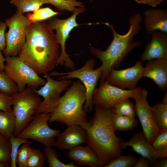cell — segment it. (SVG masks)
I'll use <instances>...</instances> for the list:
<instances>
[{
  "instance_id": "6da1fadb",
  "label": "cell",
  "mask_w": 167,
  "mask_h": 167,
  "mask_svg": "<svg viewBox=\"0 0 167 167\" xmlns=\"http://www.w3.org/2000/svg\"><path fill=\"white\" fill-rule=\"evenodd\" d=\"M55 34L45 21L30 23L25 42L18 54L39 75L56 66L60 51Z\"/></svg>"
},
{
  "instance_id": "7a4b0ae2",
  "label": "cell",
  "mask_w": 167,
  "mask_h": 167,
  "mask_svg": "<svg viewBox=\"0 0 167 167\" xmlns=\"http://www.w3.org/2000/svg\"><path fill=\"white\" fill-rule=\"evenodd\" d=\"M95 113L90 121L91 125L84 128L87 131V144L96 153L99 167H104L122 155L120 143L121 138L115 133L112 124L113 108H107L95 105Z\"/></svg>"
},
{
  "instance_id": "3957f363",
  "label": "cell",
  "mask_w": 167,
  "mask_h": 167,
  "mask_svg": "<svg viewBox=\"0 0 167 167\" xmlns=\"http://www.w3.org/2000/svg\"><path fill=\"white\" fill-rule=\"evenodd\" d=\"M143 17L139 13L130 16L128 19L130 28L124 35L118 33L113 24L104 23L112 31L113 39L106 49L102 50L91 45L89 47L90 52L94 56L102 62V73L100 77V84L105 81L113 68H118L124 58L135 48L143 43L141 41H135L134 38L140 32Z\"/></svg>"
},
{
  "instance_id": "277c9868",
  "label": "cell",
  "mask_w": 167,
  "mask_h": 167,
  "mask_svg": "<svg viewBox=\"0 0 167 167\" xmlns=\"http://www.w3.org/2000/svg\"><path fill=\"white\" fill-rule=\"evenodd\" d=\"M86 90L79 80L73 82L65 94L60 97L58 105L51 113L49 121H56L67 126L77 125L83 128L91 125L83 109Z\"/></svg>"
},
{
  "instance_id": "5b68a950",
  "label": "cell",
  "mask_w": 167,
  "mask_h": 167,
  "mask_svg": "<svg viewBox=\"0 0 167 167\" xmlns=\"http://www.w3.org/2000/svg\"><path fill=\"white\" fill-rule=\"evenodd\" d=\"M36 90L28 84L23 91L11 94L12 98V111L16 120L14 136H16L31 121L34 112L41 102Z\"/></svg>"
},
{
  "instance_id": "8992f818",
  "label": "cell",
  "mask_w": 167,
  "mask_h": 167,
  "mask_svg": "<svg viewBox=\"0 0 167 167\" xmlns=\"http://www.w3.org/2000/svg\"><path fill=\"white\" fill-rule=\"evenodd\" d=\"M96 62L93 58L87 60L81 68L71 71L64 73L53 72L48 74L50 76L59 75V79H63L77 78L84 85L86 90V97L83 109L84 111L90 112L93 109L92 95L99 80L101 76L102 67L101 65L96 69H94Z\"/></svg>"
},
{
  "instance_id": "52a82bcc",
  "label": "cell",
  "mask_w": 167,
  "mask_h": 167,
  "mask_svg": "<svg viewBox=\"0 0 167 167\" xmlns=\"http://www.w3.org/2000/svg\"><path fill=\"white\" fill-rule=\"evenodd\" d=\"M85 7L77 8L70 17L64 19H60L54 16L48 20L47 23L52 30H55L56 39L61 47V51L56 66H63L71 71L75 70L74 62L69 57L66 50V40L71 31L79 25L76 21L78 15L86 11Z\"/></svg>"
},
{
  "instance_id": "ba28073f",
  "label": "cell",
  "mask_w": 167,
  "mask_h": 167,
  "mask_svg": "<svg viewBox=\"0 0 167 167\" xmlns=\"http://www.w3.org/2000/svg\"><path fill=\"white\" fill-rule=\"evenodd\" d=\"M8 31L5 33L6 46L3 53L6 57L17 56L24 45L31 22L17 11L5 21Z\"/></svg>"
},
{
  "instance_id": "9c48e42d",
  "label": "cell",
  "mask_w": 167,
  "mask_h": 167,
  "mask_svg": "<svg viewBox=\"0 0 167 167\" xmlns=\"http://www.w3.org/2000/svg\"><path fill=\"white\" fill-rule=\"evenodd\" d=\"M4 72L16 84L19 92L23 91L26 85L36 89L43 86L46 80L41 78L30 66L18 56H6Z\"/></svg>"
},
{
  "instance_id": "30bf717a",
  "label": "cell",
  "mask_w": 167,
  "mask_h": 167,
  "mask_svg": "<svg viewBox=\"0 0 167 167\" xmlns=\"http://www.w3.org/2000/svg\"><path fill=\"white\" fill-rule=\"evenodd\" d=\"M51 114L39 113L33 115L31 121L16 137L33 139L45 147L54 146V138L58 135L60 131L52 129L48 126V122Z\"/></svg>"
},
{
  "instance_id": "8fae6325",
  "label": "cell",
  "mask_w": 167,
  "mask_h": 167,
  "mask_svg": "<svg viewBox=\"0 0 167 167\" xmlns=\"http://www.w3.org/2000/svg\"><path fill=\"white\" fill-rule=\"evenodd\" d=\"M46 79L45 84L39 89L36 90L39 96L44 100L41 101L33 115L39 113H52L57 107L61 93L71 84V79H63L57 81L52 78L48 73L44 75Z\"/></svg>"
},
{
  "instance_id": "7c38bea8",
  "label": "cell",
  "mask_w": 167,
  "mask_h": 167,
  "mask_svg": "<svg viewBox=\"0 0 167 167\" xmlns=\"http://www.w3.org/2000/svg\"><path fill=\"white\" fill-rule=\"evenodd\" d=\"M142 88L140 86L134 90H125L110 85L105 81L96 88L92 95V101L95 105L107 108H113L118 102L126 98L134 99Z\"/></svg>"
},
{
  "instance_id": "4fadbf2b",
  "label": "cell",
  "mask_w": 167,
  "mask_h": 167,
  "mask_svg": "<svg viewBox=\"0 0 167 167\" xmlns=\"http://www.w3.org/2000/svg\"><path fill=\"white\" fill-rule=\"evenodd\" d=\"M148 93L146 89L142 88L134 99L136 114L140 121L147 141L151 144L161 129L156 124L151 106L148 102Z\"/></svg>"
},
{
  "instance_id": "5bb4252c",
  "label": "cell",
  "mask_w": 167,
  "mask_h": 167,
  "mask_svg": "<svg viewBox=\"0 0 167 167\" xmlns=\"http://www.w3.org/2000/svg\"><path fill=\"white\" fill-rule=\"evenodd\" d=\"M139 61L132 67L117 70L113 68L108 73L105 81L120 88L134 90L137 88L139 80L143 77V67Z\"/></svg>"
},
{
  "instance_id": "9a60e30c",
  "label": "cell",
  "mask_w": 167,
  "mask_h": 167,
  "mask_svg": "<svg viewBox=\"0 0 167 167\" xmlns=\"http://www.w3.org/2000/svg\"><path fill=\"white\" fill-rule=\"evenodd\" d=\"M151 34V40L146 44L139 61L143 62L155 58L167 59V33L154 31Z\"/></svg>"
},
{
  "instance_id": "2e32d148",
  "label": "cell",
  "mask_w": 167,
  "mask_h": 167,
  "mask_svg": "<svg viewBox=\"0 0 167 167\" xmlns=\"http://www.w3.org/2000/svg\"><path fill=\"white\" fill-rule=\"evenodd\" d=\"M54 146L62 150H70L87 143L86 130L77 125L67 126V128L57 136Z\"/></svg>"
},
{
  "instance_id": "e0dca14e",
  "label": "cell",
  "mask_w": 167,
  "mask_h": 167,
  "mask_svg": "<svg viewBox=\"0 0 167 167\" xmlns=\"http://www.w3.org/2000/svg\"><path fill=\"white\" fill-rule=\"evenodd\" d=\"M143 77L152 79L162 91L167 87V59L155 58L147 61Z\"/></svg>"
},
{
  "instance_id": "ac0fdd59",
  "label": "cell",
  "mask_w": 167,
  "mask_h": 167,
  "mask_svg": "<svg viewBox=\"0 0 167 167\" xmlns=\"http://www.w3.org/2000/svg\"><path fill=\"white\" fill-rule=\"evenodd\" d=\"M144 23L147 34L154 31L167 33V11L165 9H148L143 12Z\"/></svg>"
},
{
  "instance_id": "d6986e66",
  "label": "cell",
  "mask_w": 167,
  "mask_h": 167,
  "mask_svg": "<svg viewBox=\"0 0 167 167\" xmlns=\"http://www.w3.org/2000/svg\"><path fill=\"white\" fill-rule=\"evenodd\" d=\"M120 145L121 149L128 146L131 147L133 151L147 158L151 164L152 165L157 160L151 144L147 141L143 131L134 135L128 141L124 142L121 139Z\"/></svg>"
},
{
  "instance_id": "ffe728a7",
  "label": "cell",
  "mask_w": 167,
  "mask_h": 167,
  "mask_svg": "<svg viewBox=\"0 0 167 167\" xmlns=\"http://www.w3.org/2000/svg\"><path fill=\"white\" fill-rule=\"evenodd\" d=\"M68 156L78 165L99 166L100 161L96 153L88 144L85 147L79 145L69 150Z\"/></svg>"
},
{
  "instance_id": "44dd1931",
  "label": "cell",
  "mask_w": 167,
  "mask_h": 167,
  "mask_svg": "<svg viewBox=\"0 0 167 167\" xmlns=\"http://www.w3.org/2000/svg\"><path fill=\"white\" fill-rule=\"evenodd\" d=\"M16 124L15 115L13 111L0 110V133L9 139L14 135Z\"/></svg>"
},
{
  "instance_id": "7402d4cb",
  "label": "cell",
  "mask_w": 167,
  "mask_h": 167,
  "mask_svg": "<svg viewBox=\"0 0 167 167\" xmlns=\"http://www.w3.org/2000/svg\"><path fill=\"white\" fill-rule=\"evenodd\" d=\"M154 120L159 129H167V93L161 103L151 106Z\"/></svg>"
},
{
  "instance_id": "603a6c76",
  "label": "cell",
  "mask_w": 167,
  "mask_h": 167,
  "mask_svg": "<svg viewBox=\"0 0 167 167\" xmlns=\"http://www.w3.org/2000/svg\"><path fill=\"white\" fill-rule=\"evenodd\" d=\"M151 144L156 159L166 158L167 129H161Z\"/></svg>"
},
{
  "instance_id": "cb8c5ba5",
  "label": "cell",
  "mask_w": 167,
  "mask_h": 167,
  "mask_svg": "<svg viewBox=\"0 0 167 167\" xmlns=\"http://www.w3.org/2000/svg\"><path fill=\"white\" fill-rule=\"evenodd\" d=\"M10 3L23 14L26 12H35L43 4H49L47 0H11Z\"/></svg>"
},
{
  "instance_id": "d4e9b609",
  "label": "cell",
  "mask_w": 167,
  "mask_h": 167,
  "mask_svg": "<svg viewBox=\"0 0 167 167\" xmlns=\"http://www.w3.org/2000/svg\"><path fill=\"white\" fill-rule=\"evenodd\" d=\"M112 124L115 131L120 132L131 131L137 126L138 120L135 117L114 113L112 118Z\"/></svg>"
},
{
  "instance_id": "484cf974",
  "label": "cell",
  "mask_w": 167,
  "mask_h": 167,
  "mask_svg": "<svg viewBox=\"0 0 167 167\" xmlns=\"http://www.w3.org/2000/svg\"><path fill=\"white\" fill-rule=\"evenodd\" d=\"M60 14V12L54 11L49 7H46L40 8L35 12L28 13L26 17L31 23L49 20Z\"/></svg>"
},
{
  "instance_id": "4316f807",
  "label": "cell",
  "mask_w": 167,
  "mask_h": 167,
  "mask_svg": "<svg viewBox=\"0 0 167 167\" xmlns=\"http://www.w3.org/2000/svg\"><path fill=\"white\" fill-rule=\"evenodd\" d=\"M58 10L73 12L77 8L85 7L84 3L77 0H47Z\"/></svg>"
},
{
  "instance_id": "83f0119b",
  "label": "cell",
  "mask_w": 167,
  "mask_h": 167,
  "mask_svg": "<svg viewBox=\"0 0 167 167\" xmlns=\"http://www.w3.org/2000/svg\"><path fill=\"white\" fill-rule=\"evenodd\" d=\"M115 113L135 117L136 115L135 105L129 98L123 99L118 102L113 107Z\"/></svg>"
},
{
  "instance_id": "f1b7e54d",
  "label": "cell",
  "mask_w": 167,
  "mask_h": 167,
  "mask_svg": "<svg viewBox=\"0 0 167 167\" xmlns=\"http://www.w3.org/2000/svg\"><path fill=\"white\" fill-rule=\"evenodd\" d=\"M44 152L49 167H77L78 165L71 162L68 164L62 162L58 158V155L56 151L51 147H45Z\"/></svg>"
},
{
  "instance_id": "f546056e",
  "label": "cell",
  "mask_w": 167,
  "mask_h": 167,
  "mask_svg": "<svg viewBox=\"0 0 167 167\" xmlns=\"http://www.w3.org/2000/svg\"><path fill=\"white\" fill-rule=\"evenodd\" d=\"M18 91L16 84L4 71H0V92L11 95Z\"/></svg>"
},
{
  "instance_id": "4dcf8cb0",
  "label": "cell",
  "mask_w": 167,
  "mask_h": 167,
  "mask_svg": "<svg viewBox=\"0 0 167 167\" xmlns=\"http://www.w3.org/2000/svg\"><path fill=\"white\" fill-rule=\"evenodd\" d=\"M137 159L131 155H121L108 162L104 167H131L135 164Z\"/></svg>"
},
{
  "instance_id": "1f68e13d",
  "label": "cell",
  "mask_w": 167,
  "mask_h": 167,
  "mask_svg": "<svg viewBox=\"0 0 167 167\" xmlns=\"http://www.w3.org/2000/svg\"><path fill=\"white\" fill-rule=\"evenodd\" d=\"M11 146V166L16 167V158L19 146L23 143L31 144L32 143L28 141V139L18 138L13 135L9 139Z\"/></svg>"
},
{
  "instance_id": "d6a6232c",
  "label": "cell",
  "mask_w": 167,
  "mask_h": 167,
  "mask_svg": "<svg viewBox=\"0 0 167 167\" xmlns=\"http://www.w3.org/2000/svg\"><path fill=\"white\" fill-rule=\"evenodd\" d=\"M11 152L9 139L0 133V162H10Z\"/></svg>"
},
{
  "instance_id": "836d02e7",
  "label": "cell",
  "mask_w": 167,
  "mask_h": 167,
  "mask_svg": "<svg viewBox=\"0 0 167 167\" xmlns=\"http://www.w3.org/2000/svg\"><path fill=\"white\" fill-rule=\"evenodd\" d=\"M44 161L42 153L39 150L31 148L27 167H42Z\"/></svg>"
},
{
  "instance_id": "e575fe53",
  "label": "cell",
  "mask_w": 167,
  "mask_h": 167,
  "mask_svg": "<svg viewBox=\"0 0 167 167\" xmlns=\"http://www.w3.org/2000/svg\"><path fill=\"white\" fill-rule=\"evenodd\" d=\"M28 143H24L18 150L16 163L19 167H27L28 160L31 147Z\"/></svg>"
},
{
  "instance_id": "d590c367",
  "label": "cell",
  "mask_w": 167,
  "mask_h": 167,
  "mask_svg": "<svg viewBox=\"0 0 167 167\" xmlns=\"http://www.w3.org/2000/svg\"><path fill=\"white\" fill-rule=\"evenodd\" d=\"M12 98L11 95L0 92V110L12 111Z\"/></svg>"
},
{
  "instance_id": "8d00e7d4",
  "label": "cell",
  "mask_w": 167,
  "mask_h": 167,
  "mask_svg": "<svg viewBox=\"0 0 167 167\" xmlns=\"http://www.w3.org/2000/svg\"><path fill=\"white\" fill-rule=\"evenodd\" d=\"M7 27L5 22L0 21V51H1L6 46L5 32Z\"/></svg>"
},
{
  "instance_id": "74e56055",
  "label": "cell",
  "mask_w": 167,
  "mask_h": 167,
  "mask_svg": "<svg viewBox=\"0 0 167 167\" xmlns=\"http://www.w3.org/2000/svg\"><path fill=\"white\" fill-rule=\"evenodd\" d=\"M151 165L149 160L147 158L141 156L137 160L133 167H148Z\"/></svg>"
},
{
  "instance_id": "f35d334b",
  "label": "cell",
  "mask_w": 167,
  "mask_h": 167,
  "mask_svg": "<svg viewBox=\"0 0 167 167\" xmlns=\"http://www.w3.org/2000/svg\"><path fill=\"white\" fill-rule=\"evenodd\" d=\"M137 3L149 5L154 7L160 4L164 0H134Z\"/></svg>"
},
{
  "instance_id": "ab89813d",
  "label": "cell",
  "mask_w": 167,
  "mask_h": 167,
  "mask_svg": "<svg viewBox=\"0 0 167 167\" xmlns=\"http://www.w3.org/2000/svg\"><path fill=\"white\" fill-rule=\"evenodd\" d=\"M159 161L157 160L152 165V167H167V160L166 158H161Z\"/></svg>"
},
{
  "instance_id": "60d3db41",
  "label": "cell",
  "mask_w": 167,
  "mask_h": 167,
  "mask_svg": "<svg viewBox=\"0 0 167 167\" xmlns=\"http://www.w3.org/2000/svg\"><path fill=\"white\" fill-rule=\"evenodd\" d=\"M6 59L2 54L1 51H0V71H4L5 68V65L4 62H6Z\"/></svg>"
},
{
  "instance_id": "b9f144b4",
  "label": "cell",
  "mask_w": 167,
  "mask_h": 167,
  "mask_svg": "<svg viewBox=\"0 0 167 167\" xmlns=\"http://www.w3.org/2000/svg\"><path fill=\"white\" fill-rule=\"evenodd\" d=\"M9 162H0V167H10Z\"/></svg>"
},
{
  "instance_id": "7bdbcfd3",
  "label": "cell",
  "mask_w": 167,
  "mask_h": 167,
  "mask_svg": "<svg viewBox=\"0 0 167 167\" xmlns=\"http://www.w3.org/2000/svg\"><path fill=\"white\" fill-rule=\"evenodd\" d=\"M93 0H89V1L91 2H92L93 1Z\"/></svg>"
}]
</instances>
